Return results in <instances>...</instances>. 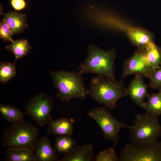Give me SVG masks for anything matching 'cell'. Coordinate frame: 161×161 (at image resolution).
Returning a JSON list of instances; mask_svg holds the SVG:
<instances>
[{"instance_id":"6","label":"cell","mask_w":161,"mask_h":161,"mask_svg":"<svg viewBox=\"0 0 161 161\" xmlns=\"http://www.w3.org/2000/svg\"><path fill=\"white\" fill-rule=\"evenodd\" d=\"M87 114L98 124L102 131L104 139L112 141L114 146L118 143V134L122 129L129 127L112 116L105 107L94 108L87 112Z\"/></svg>"},{"instance_id":"4","label":"cell","mask_w":161,"mask_h":161,"mask_svg":"<svg viewBox=\"0 0 161 161\" xmlns=\"http://www.w3.org/2000/svg\"><path fill=\"white\" fill-rule=\"evenodd\" d=\"M39 135L35 126L24 120L11 124L3 132L1 143L6 149L23 148L34 151Z\"/></svg>"},{"instance_id":"16","label":"cell","mask_w":161,"mask_h":161,"mask_svg":"<svg viewBox=\"0 0 161 161\" xmlns=\"http://www.w3.org/2000/svg\"><path fill=\"white\" fill-rule=\"evenodd\" d=\"M6 161H36L34 151L23 148H7L4 153Z\"/></svg>"},{"instance_id":"20","label":"cell","mask_w":161,"mask_h":161,"mask_svg":"<svg viewBox=\"0 0 161 161\" xmlns=\"http://www.w3.org/2000/svg\"><path fill=\"white\" fill-rule=\"evenodd\" d=\"M145 51L147 58L154 70L158 69L161 64V48L153 43L146 48Z\"/></svg>"},{"instance_id":"10","label":"cell","mask_w":161,"mask_h":161,"mask_svg":"<svg viewBox=\"0 0 161 161\" xmlns=\"http://www.w3.org/2000/svg\"><path fill=\"white\" fill-rule=\"evenodd\" d=\"M143 77L139 74H135L127 88V95L133 101L142 108L145 102L144 99L149 94L147 90L148 85L144 82Z\"/></svg>"},{"instance_id":"23","label":"cell","mask_w":161,"mask_h":161,"mask_svg":"<svg viewBox=\"0 0 161 161\" xmlns=\"http://www.w3.org/2000/svg\"><path fill=\"white\" fill-rule=\"evenodd\" d=\"M115 146L109 147L100 151L95 156V161H118L119 157L116 153Z\"/></svg>"},{"instance_id":"15","label":"cell","mask_w":161,"mask_h":161,"mask_svg":"<svg viewBox=\"0 0 161 161\" xmlns=\"http://www.w3.org/2000/svg\"><path fill=\"white\" fill-rule=\"evenodd\" d=\"M4 15V19L9 25L13 35L21 33L27 27L25 14L11 11Z\"/></svg>"},{"instance_id":"26","label":"cell","mask_w":161,"mask_h":161,"mask_svg":"<svg viewBox=\"0 0 161 161\" xmlns=\"http://www.w3.org/2000/svg\"><path fill=\"white\" fill-rule=\"evenodd\" d=\"M10 4L17 11L23 10L27 6L25 0H11Z\"/></svg>"},{"instance_id":"2","label":"cell","mask_w":161,"mask_h":161,"mask_svg":"<svg viewBox=\"0 0 161 161\" xmlns=\"http://www.w3.org/2000/svg\"><path fill=\"white\" fill-rule=\"evenodd\" d=\"M49 73L58 91L55 97L66 103L72 98L86 99L88 95V89L84 86L82 73L64 70L50 72Z\"/></svg>"},{"instance_id":"11","label":"cell","mask_w":161,"mask_h":161,"mask_svg":"<svg viewBox=\"0 0 161 161\" xmlns=\"http://www.w3.org/2000/svg\"><path fill=\"white\" fill-rule=\"evenodd\" d=\"M34 151L36 161H59L47 134L38 138Z\"/></svg>"},{"instance_id":"21","label":"cell","mask_w":161,"mask_h":161,"mask_svg":"<svg viewBox=\"0 0 161 161\" xmlns=\"http://www.w3.org/2000/svg\"><path fill=\"white\" fill-rule=\"evenodd\" d=\"M76 144L71 135L58 136L56 140L54 148L58 153L65 154L70 151Z\"/></svg>"},{"instance_id":"13","label":"cell","mask_w":161,"mask_h":161,"mask_svg":"<svg viewBox=\"0 0 161 161\" xmlns=\"http://www.w3.org/2000/svg\"><path fill=\"white\" fill-rule=\"evenodd\" d=\"M127 34L130 42L137 47L138 49H145L150 44L154 43L153 34L141 28H129Z\"/></svg>"},{"instance_id":"17","label":"cell","mask_w":161,"mask_h":161,"mask_svg":"<svg viewBox=\"0 0 161 161\" xmlns=\"http://www.w3.org/2000/svg\"><path fill=\"white\" fill-rule=\"evenodd\" d=\"M0 114L4 120L11 124L24 120V116L27 114L13 106L2 104H0Z\"/></svg>"},{"instance_id":"5","label":"cell","mask_w":161,"mask_h":161,"mask_svg":"<svg viewBox=\"0 0 161 161\" xmlns=\"http://www.w3.org/2000/svg\"><path fill=\"white\" fill-rule=\"evenodd\" d=\"M128 128L130 139L133 144L152 143L161 136V125L158 117L147 112L144 114H137L133 124Z\"/></svg>"},{"instance_id":"7","label":"cell","mask_w":161,"mask_h":161,"mask_svg":"<svg viewBox=\"0 0 161 161\" xmlns=\"http://www.w3.org/2000/svg\"><path fill=\"white\" fill-rule=\"evenodd\" d=\"M118 161H161V142L135 145L126 143L120 152Z\"/></svg>"},{"instance_id":"9","label":"cell","mask_w":161,"mask_h":161,"mask_svg":"<svg viewBox=\"0 0 161 161\" xmlns=\"http://www.w3.org/2000/svg\"><path fill=\"white\" fill-rule=\"evenodd\" d=\"M154 71L147 58L145 49H137L123 63L121 80L128 76L136 74L149 79Z\"/></svg>"},{"instance_id":"25","label":"cell","mask_w":161,"mask_h":161,"mask_svg":"<svg viewBox=\"0 0 161 161\" xmlns=\"http://www.w3.org/2000/svg\"><path fill=\"white\" fill-rule=\"evenodd\" d=\"M149 79L148 87L153 89L161 88V64L158 69L152 72Z\"/></svg>"},{"instance_id":"1","label":"cell","mask_w":161,"mask_h":161,"mask_svg":"<svg viewBox=\"0 0 161 161\" xmlns=\"http://www.w3.org/2000/svg\"><path fill=\"white\" fill-rule=\"evenodd\" d=\"M97 75L92 77L88 94L91 98L106 108L115 109L117 101L127 95V88L122 80Z\"/></svg>"},{"instance_id":"18","label":"cell","mask_w":161,"mask_h":161,"mask_svg":"<svg viewBox=\"0 0 161 161\" xmlns=\"http://www.w3.org/2000/svg\"><path fill=\"white\" fill-rule=\"evenodd\" d=\"M5 48L14 54L15 62L17 59L25 56L30 51L31 47L26 40L20 39L13 41Z\"/></svg>"},{"instance_id":"24","label":"cell","mask_w":161,"mask_h":161,"mask_svg":"<svg viewBox=\"0 0 161 161\" xmlns=\"http://www.w3.org/2000/svg\"><path fill=\"white\" fill-rule=\"evenodd\" d=\"M10 29L5 19L2 20L0 23V38L4 42L13 41L12 37V35Z\"/></svg>"},{"instance_id":"8","label":"cell","mask_w":161,"mask_h":161,"mask_svg":"<svg viewBox=\"0 0 161 161\" xmlns=\"http://www.w3.org/2000/svg\"><path fill=\"white\" fill-rule=\"evenodd\" d=\"M52 98L45 93H38L31 99L26 106V112L39 126H43L52 118Z\"/></svg>"},{"instance_id":"3","label":"cell","mask_w":161,"mask_h":161,"mask_svg":"<svg viewBox=\"0 0 161 161\" xmlns=\"http://www.w3.org/2000/svg\"><path fill=\"white\" fill-rule=\"evenodd\" d=\"M115 50H105L90 45L87 49V56L79 66L81 73L95 74L107 78H115L114 74Z\"/></svg>"},{"instance_id":"19","label":"cell","mask_w":161,"mask_h":161,"mask_svg":"<svg viewBox=\"0 0 161 161\" xmlns=\"http://www.w3.org/2000/svg\"><path fill=\"white\" fill-rule=\"evenodd\" d=\"M157 93L149 94L143 108L146 112L157 116L161 115V88Z\"/></svg>"},{"instance_id":"14","label":"cell","mask_w":161,"mask_h":161,"mask_svg":"<svg viewBox=\"0 0 161 161\" xmlns=\"http://www.w3.org/2000/svg\"><path fill=\"white\" fill-rule=\"evenodd\" d=\"M73 118L63 117L60 119L52 118L47 123V134H52L55 135H71L73 134Z\"/></svg>"},{"instance_id":"12","label":"cell","mask_w":161,"mask_h":161,"mask_svg":"<svg viewBox=\"0 0 161 161\" xmlns=\"http://www.w3.org/2000/svg\"><path fill=\"white\" fill-rule=\"evenodd\" d=\"M95 157L93 145L89 143L74 146L59 161H93Z\"/></svg>"},{"instance_id":"22","label":"cell","mask_w":161,"mask_h":161,"mask_svg":"<svg viewBox=\"0 0 161 161\" xmlns=\"http://www.w3.org/2000/svg\"><path fill=\"white\" fill-rule=\"evenodd\" d=\"M15 62L1 61L0 64V82L2 84L8 82L16 74Z\"/></svg>"}]
</instances>
